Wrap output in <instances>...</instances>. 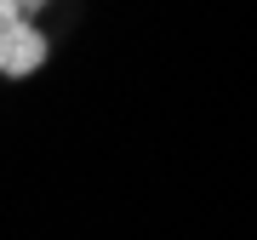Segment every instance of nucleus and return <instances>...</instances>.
<instances>
[{
	"mask_svg": "<svg viewBox=\"0 0 257 240\" xmlns=\"http://www.w3.org/2000/svg\"><path fill=\"white\" fill-rule=\"evenodd\" d=\"M52 0H0V80H29L46 69V35H40V12Z\"/></svg>",
	"mask_w": 257,
	"mask_h": 240,
	"instance_id": "nucleus-1",
	"label": "nucleus"
}]
</instances>
